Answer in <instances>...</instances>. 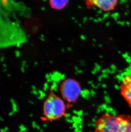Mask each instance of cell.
I'll list each match as a JSON object with an SVG mask.
<instances>
[{"mask_svg":"<svg viewBox=\"0 0 131 132\" xmlns=\"http://www.w3.org/2000/svg\"><path fill=\"white\" fill-rule=\"evenodd\" d=\"M94 132H131V118L105 114L95 122Z\"/></svg>","mask_w":131,"mask_h":132,"instance_id":"1","label":"cell"},{"mask_svg":"<svg viewBox=\"0 0 131 132\" xmlns=\"http://www.w3.org/2000/svg\"><path fill=\"white\" fill-rule=\"evenodd\" d=\"M43 110V114L46 119L54 121L65 115L66 105L62 98L52 92L45 101Z\"/></svg>","mask_w":131,"mask_h":132,"instance_id":"2","label":"cell"},{"mask_svg":"<svg viewBox=\"0 0 131 132\" xmlns=\"http://www.w3.org/2000/svg\"><path fill=\"white\" fill-rule=\"evenodd\" d=\"M60 92L64 100L69 103H73L76 102L80 95L81 87L75 79H67L61 84Z\"/></svg>","mask_w":131,"mask_h":132,"instance_id":"3","label":"cell"},{"mask_svg":"<svg viewBox=\"0 0 131 132\" xmlns=\"http://www.w3.org/2000/svg\"><path fill=\"white\" fill-rule=\"evenodd\" d=\"M120 89L121 95L131 107V74L124 77Z\"/></svg>","mask_w":131,"mask_h":132,"instance_id":"4","label":"cell"},{"mask_svg":"<svg viewBox=\"0 0 131 132\" xmlns=\"http://www.w3.org/2000/svg\"><path fill=\"white\" fill-rule=\"evenodd\" d=\"M91 2L92 4L104 11H109L114 10L118 4V1L113 0L94 1Z\"/></svg>","mask_w":131,"mask_h":132,"instance_id":"5","label":"cell"},{"mask_svg":"<svg viewBox=\"0 0 131 132\" xmlns=\"http://www.w3.org/2000/svg\"><path fill=\"white\" fill-rule=\"evenodd\" d=\"M68 1H51L50 2V6L56 10H61L68 4Z\"/></svg>","mask_w":131,"mask_h":132,"instance_id":"6","label":"cell"},{"mask_svg":"<svg viewBox=\"0 0 131 132\" xmlns=\"http://www.w3.org/2000/svg\"><path fill=\"white\" fill-rule=\"evenodd\" d=\"M20 128L21 132H23V131H26V128L23 125H21V126H20Z\"/></svg>","mask_w":131,"mask_h":132,"instance_id":"7","label":"cell"},{"mask_svg":"<svg viewBox=\"0 0 131 132\" xmlns=\"http://www.w3.org/2000/svg\"><path fill=\"white\" fill-rule=\"evenodd\" d=\"M0 119H1V120L2 121H3L4 120H3V119L2 118H0Z\"/></svg>","mask_w":131,"mask_h":132,"instance_id":"8","label":"cell"}]
</instances>
